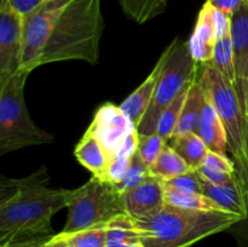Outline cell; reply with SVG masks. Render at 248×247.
<instances>
[{"instance_id":"9a60e30c","label":"cell","mask_w":248,"mask_h":247,"mask_svg":"<svg viewBox=\"0 0 248 247\" xmlns=\"http://www.w3.org/2000/svg\"><path fill=\"white\" fill-rule=\"evenodd\" d=\"M201 181H202V193L215 200L223 210L240 216L244 219L247 217L248 191L240 182L228 185H216L208 183L202 178Z\"/></svg>"},{"instance_id":"ffe728a7","label":"cell","mask_w":248,"mask_h":247,"mask_svg":"<svg viewBox=\"0 0 248 247\" xmlns=\"http://www.w3.org/2000/svg\"><path fill=\"white\" fill-rule=\"evenodd\" d=\"M169 144L194 170H198L203 164L206 156L210 153L207 145L195 132L173 135V137L169 140Z\"/></svg>"},{"instance_id":"7a4b0ae2","label":"cell","mask_w":248,"mask_h":247,"mask_svg":"<svg viewBox=\"0 0 248 247\" xmlns=\"http://www.w3.org/2000/svg\"><path fill=\"white\" fill-rule=\"evenodd\" d=\"M242 219L234 213L189 210L166 202L155 215L133 223L145 247H191Z\"/></svg>"},{"instance_id":"8fae6325","label":"cell","mask_w":248,"mask_h":247,"mask_svg":"<svg viewBox=\"0 0 248 247\" xmlns=\"http://www.w3.org/2000/svg\"><path fill=\"white\" fill-rule=\"evenodd\" d=\"M126 213L132 219L150 217L162 208L165 200L164 182L149 176L143 183L124 194Z\"/></svg>"},{"instance_id":"e0dca14e","label":"cell","mask_w":248,"mask_h":247,"mask_svg":"<svg viewBox=\"0 0 248 247\" xmlns=\"http://www.w3.org/2000/svg\"><path fill=\"white\" fill-rule=\"evenodd\" d=\"M230 34L234 45L239 89V80L248 62V2L230 17Z\"/></svg>"},{"instance_id":"cb8c5ba5","label":"cell","mask_w":248,"mask_h":247,"mask_svg":"<svg viewBox=\"0 0 248 247\" xmlns=\"http://www.w3.org/2000/svg\"><path fill=\"white\" fill-rule=\"evenodd\" d=\"M169 0H118L124 14L138 24H143L166 11Z\"/></svg>"},{"instance_id":"44dd1931","label":"cell","mask_w":248,"mask_h":247,"mask_svg":"<svg viewBox=\"0 0 248 247\" xmlns=\"http://www.w3.org/2000/svg\"><path fill=\"white\" fill-rule=\"evenodd\" d=\"M194 171L186 160L167 143L164 147L162 152L160 153L156 161L150 166V173L152 176L156 177L157 179L162 182H166L169 179L178 177L181 174L188 173Z\"/></svg>"},{"instance_id":"603a6c76","label":"cell","mask_w":248,"mask_h":247,"mask_svg":"<svg viewBox=\"0 0 248 247\" xmlns=\"http://www.w3.org/2000/svg\"><path fill=\"white\" fill-rule=\"evenodd\" d=\"M213 65L237 87L236 64H235V52L230 31L218 36L215 46L213 58L211 61ZM239 90V89H237Z\"/></svg>"},{"instance_id":"ac0fdd59","label":"cell","mask_w":248,"mask_h":247,"mask_svg":"<svg viewBox=\"0 0 248 247\" xmlns=\"http://www.w3.org/2000/svg\"><path fill=\"white\" fill-rule=\"evenodd\" d=\"M205 102V91L196 77L189 87L188 96H186V103L182 109L181 119H179L174 135H186V133L195 132Z\"/></svg>"},{"instance_id":"7c38bea8","label":"cell","mask_w":248,"mask_h":247,"mask_svg":"<svg viewBox=\"0 0 248 247\" xmlns=\"http://www.w3.org/2000/svg\"><path fill=\"white\" fill-rule=\"evenodd\" d=\"M171 48L172 45L170 44L166 47V50L162 52L161 57L159 58L154 69L148 75L147 79L120 104V108L131 119L136 128H138L143 116H144L148 108L152 104L157 82H159L160 77H161V73L164 70L165 64H166L167 58H169L170 52H171Z\"/></svg>"},{"instance_id":"d590c367","label":"cell","mask_w":248,"mask_h":247,"mask_svg":"<svg viewBox=\"0 0 248 247\" xmlns=\"http://www.w3.org/2000/svg\"><path fill=\"white\" fill-rule=\"evenodd\" d=\"M235 227H237V234H239L240 239L244 240L245 244L248 245V212L247 217L242 219L241 222L237 223Z\"/></svg>"},{"instance_id":"9c48e42d","label":"cell","mask_w":248,"mask_h":247,"mask_svg":"<svg viewBox=\"0 0 248 247\" xmlns=\"http://www.w3.org/2000/svg\"><path fill=\"white\" fill-rule=\"evenodd\" d=\"M24 16L7 0H0V85L19 72L23 50Z\"/></svg>"},{"instance_id":"8d00e7d4","label":"cell","mask_w":248,"mask_h":247,"mask_svg":"<svg viewBox=\"0 0 248 247\" xmlns=\"http://www.w3.org/2000/svg\"><path fill=\"white\" fill-rule=\"evenodd\" d=\"M45 247H69V246H67V245L62 244V242L55 241V240H52V236H51L50 240H48L47 244H46Z\"/></svg>"},{"instance_id":"4dcf8cb0","label":"cell","mask_w":248,"mask_h":247,"mask_svg":"<svg viewBox=\"0 0 248 247\" xmlns=\"http://www.w3.org/2000/svg\"><path fill=\"white\" fill-rule=\"evenodd\" d=\"M202 165L208 167V169L216 170V171L228 172V173H237L236 165H235L234 160L229 159L227 156V154H220V153L211 152L210 150V153L207 154Z\"/></svg>"},{"instance_id":"d6986e66","label":"cell","mask_w":248,"mask_h":247,"mask_svg":"<svg viewBox=\"0 0 248 247\" xmlns=\"http://www.w3.org/2000/svg\"><path fill=\"white\" fill-rule=\"evenodd\" d=\"M106 247H145L133 219L127 213L118 216L108 223Z\"/></svg>"},{"instance_id":"d6a6232c","label":"cell","mask_w":248,"mask_h":247,"mask_svg":"<svg viewBox=\"0 0 248 247\" xmlns=\"http://www.w3.org/2000/svg\"><path fill=\"white\" fill-rule=\"evenodd\" d=\"M12 7L24 17L38 9L45 0H7Z\"/></svg>"},{"instance_id":"f1b7e54d","label":"cell","mask_w":248,"mask_h":247,"mask_svg":"<svg viewBox=\"0 0 248 247\" xmlns=\"http://www.w3.org/2000/svg\"><path fill=\"white\" fill-rule=\"evenodd\" d=\"M165 191L174 193H202V181L196 170L164 182Z\"/></svg>"},{"instance_id":"1f68e13d","label":"cell","mask_w":248,"mask_h":247,"mask_svg":"<svg viewBox=\"0 0 248 247\" xmlns=\"http://www.w3.org/2000/svg\"><path fill=\"white\" fill-rule=\"evenodd\" d=\"M206 1L210 2L215 9L219 10V11L224 12V14L229 15L232 17L246 2H248V0H206Z\"/></svg>"},{"instance_id":"d4e9b609","label":"cell","mask_w":248,"mask_h":247,"mask_svg":"<svg viewBox=\"0 0 248 247\" xmlns=\"http://www.w3.org/2000/svg\"><path fill=\"white\" fill-rule=\"evenodd\" d=\"M165 200L171 205L189 210L207 211V212H227L215 200L203 193H174L165 191Z\"/></svg>"},{"instance_id":"52a82bcc","label":"cell","mask_w":248,"mask_h":247,"mask_svg":"<svg viewBox=\"0 0 248 247\" xmlns=\"http://www.w3.org/2000/svg\"><path fill=\"white\" fill-rule=\"evenodd\" d=\"M171 45V52L157 82L154 98L137 128L140 135L156 132L162 111L198 77L200 64L191 56L188 41L179 43V39H174Z\"/></svg>"},{"instance_id":"4fadbf2b","label":"cell","mask_w":248,"mask_h":247,"mask_svg":"<svg viewBox=\"0 0 248 247\" xmlns=\"http://www.w3.org/2000/svg\"><path fill=\"white\" fill-rule=\"evenodd\" d=\"M215 14V7L206 1L199 12L194 31L188 40L191 56L199 64L211 62L213 58L215 46L217 43Z\"/></svg>"},{"instance_id":"74e56055","label":"cell","mask_w":248,"mask_h":247,"mask_svg":"<svg viewBox=\"0 0 248 247\" xmlns=\"http://www.w3.org/2000/svg\"><path fill=\"white\" fill-rule=\"evenodd\" d=\"M247 147H248V116H247Z\"/></svg>"},{"instance_id":"4316f807","label":"cell","mask_w":248,"mask_h":247,"mask_svg":"<svg viewBox=\"0 0 248 247\" xmlns=\"http://www.w3.org/2000/svg\"><path fill=\"white\" fill-rule=\"evenodd\" d=\"M149 176H152V173H150V167L147 164H144L143 160L136 153L133 155L132 160H131V165L127 171H126V173L124 174L120 182H118L114 185L118 189L119 193L124 195L126 191L131 190V189L136 188L140 183H143Z\"/></svg>"},{"instance_id":"8992f818","label":"cell","mask_w":248,"mask_h":247,"mask_svg":"<svg viewBox=\"0 0 248 247\" xmlns=\"http://www.w3.org/2000/svg\"><path fill=\"white\" fill-rule=\"evenodd\" d=\"M68 218L62 232L108 224L126 215L124 196L111 182L92 176L81 186L67 190Z\"/></svg>"},{"instance_id":"3957f363","label":"cell","mask_w":248,"mask_h":247,"mask_svg":"<svg viewBox=\"0 0 248 247\" xmlns=\"http://www.w3.org/2000/svg\"><path fill=\"white\" fill-rule=\"evenodd\" d=\"M103 29L101 0H68L56 22L39 67L65 61L97 64Z\"/></svg>"},{"instance_id":"e575fe53","label":"cell","mask_w":248,"mask_h":247,"mask_svg":"<svg viewBox=\"0 0 248 247\" xmlns=\"http://www.w3.org/2000/svg\"><path fill=\"white\" fill-rule=\"evenodd\" d=\"M239 92L242 98V103H244L245 113H246V116H248V62L239 80Z\"/></svg>"},{"instance_id":"836d02e7","label":"cell","mask_w":248,"mask_h":247,"mask_svg":"<svg viewBox=\"0 0 248 247\" xmlns=\"http://www.w3.org/2000/svg\"><path fill=\"white\" fill-rule=\"evenodd\" d=\"M51 236H39L33 237V239L22 240V241L10 242V244L1 245L0 247H45Z\"/></svg>"},{"instance_id":"6da1fadb","label":"cell","mask_w":248,"mask_h":247,"mask_svg":"<svg viewBox=\"0 0 248 247\" xmlns=\"http://www.w3.org/2000/svg\"><path fill=\"white\" fill-rule=\"evenodd\" d=\"M67 207V189L50 188V174L41 166L23 178L0 182V246L51 236L53 216Z\"/></svg>"},{"instance_id":"30bf717a","label":"cell","mask_w":248,"mask_h":247,"mask_svg":"<svg viewBox=\"0 0 248 247\" xmlns=\"http://www.w3.org/2000/svg\"><path fill=\"white\" fill-rule=\"evenodd\" d=\"M135 128L131 119L124 113L120 106L108 102L97 109L86 131L99 140L111 160Z\"/></svg>"},{"instance_id":"83f0119b","label":"cell","mask_w":248,"mask_h":247,"mask_svg":"<svg viewBox=\"0 0 248 247\" xmlns=\"http://www.w3.org/2000/svg\"><path fill=\"white\" fill-rule=\"evenodd\" d=\"M166 144V140L156 132L152 135H140L137 154L143 160V162L150 167L156 161Z\"/></svg>"},{"instance_id":"277c9868","label":"cell","mask_w":248,"mask_h":247,"mask_svg":"<svg viewBox=\"0 0 248 247\" xmlns=\"http://www.w3.org/2000/svg\"><path fill=\"white\" fill-rule=\"evenodd\" d=\"M198 80L224 125L237 176L248 191L247 116L239 90L211 62L200 64Z\"/></svg>"},{"instance_id":"5bb4252c","label":"cell","mask_w":248,"mask_h":247,"mask_svg":"<svg viewBox=\"0 0 248 247\" xmlns=\"http://www.w3.org/2000/svg\"><path fill=\"white\" fill-rule=\"evenodd\" d=\"M195 133L205 142L211 152L227 154L229 150L227 131L215 107L208 101L207 97H206L205 106L201 111Z\"/></svg>"},{"instance_id":"7402d4cb","label":"cell","mask_w":248,"mask_h":247,"mask_svg":"<svg viewBox=\"0 0 248 247\" xmlns=\"http://www.w3.org/2000/svg\"><path fill=\"white\" fill-rule=\"evenodd\" d=\"M108 224L89 228L73 232H58L52 235V240L69 247H106Z\"/></svg>"},{"instance_id":"2e32d148","label":"cell","mask_w":248,"mask_h":247,"mask_svg":"<svg viewBox=\"0 0 248 247\" xmlns=\"http://www.w3.org/2000/svg\"><path fill=\"white\" fill-rule=\"evenodd\" d=\"M74 156L79 164L91 172L92 176L107 181L110 159L99 140L89 131L85 132L75 147Z\"/></svg>"},{"instance_id":"f546056e","label":"cell","mask_w":248,"mask_h":247,"mask_svg":"<svg viewBox=\"0 0 248 247\" xmlns=\"http://www.w3.org/2000/svg\"><path fill=\"white\" fill-rule=\"evenodd\" d=\"M198 173L200 174L201 178L205 179L206 182L211 184H216V185H228V184L236 183L240 182L237 173H228V172H220L216 171V170L208 169L206 166H200L198 170ZM241 183V182H240ZM242 184V183H241Z\"/></svg>"},{"instance_id":"5b68a950","label":"cell","mask_w":248,"mask_h":247,"mask_svg":"<svg viewBox=\"0 0 248 247\" xmlns=\"http://www.w3.org/2000/svg\"><path fill=\"white\" fill-rule=\"evenodd\" d=\"M28 77L18 72L0 85V155L53 142L52 136L34 123L27 108L24 85Z\"/></svg>"},{"instance_id":"ba28073f","label":"cell","mask_w":248,"mask_h":247,"mask_svg":"<svg viewBox=\"0 0 248 247\" xmlns=\"http://www.w3.org/2000/svg\"><path fill=\"white\" fill-rule=\"evenodd\" d=\"M67 2L68 0H45L38 9L24 17L23 50L19 72L31 74L39 68L44 50Z\"/></svg>"},{"instance_id":"484cf974","label":"cell","mask_w":248,"mask_h":247,"mask_svg":"<svg viewBox=\"0 0 248 247\" xmlns=\"http://www.w3.org/2000/svg\"><path fill=\"white\" fill-rule=\"evenodd\" d=\"M190 85L186 86V89L176 97V99L162 111L161 116H160L156 133H159L167 143H169V140L173 137L174 132H176L179 119H181L182 109H183L184 103H186V96H188V91Z\"/></svg>"}]
</instances>
